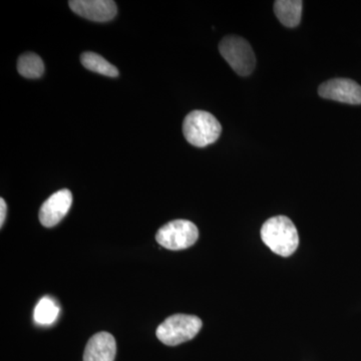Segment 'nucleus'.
<instances>
[{"mask_svg": "<svg viewBox=\"0 0 361 361\" xmlns=\"http://www.w3.org/2000/svg\"><path fill=\"white\" fill-rule=\"evenodd\" d=\"M266 246L282 257H289L298 248L299 235L295 225L286 216L270 218L261 228Z\"/></svg>", "mask_w": 361, "mask_h": 361, "instance_id": "f257e3e1", "label": "nucleus"}, {"mask_svg": "<svg viewBox=\"0 0 361 361\" xmlns=\"http://www.w3.org/2000/svg\"><path fill=\"white\" fill-rule=\"evenodd\" d=\"M222 126L219 121L205 111H193L183 123V134L189 144L204 148L219 139Z\"/></svg>", "mask_w": 361, "mask_h": 361, "instance_id": "f03ea898", "label": "nucleus"}, {"mask_svg": "<svg viewBox=\"0 0 361 361\" xmlns=\"http://www.w3.org/2000/svg\"><path fill=\"white\" fill-rule=\"evenodd\" d=\"M203 322L195 315L175 314L159 325L156 334L161 343L169 346L179 345L196 337Z\"/></svg>", "mask_w": 361, "mask_h": 361, "instance_id": "7ed1b4c3", "label": "nucleus"}, {"mask_svg": "<svg viewBox=\"0 0 361 361\" xmlns=\"http://www.w3.org/2000/svg\"><path fill=\"white\" fill-rule=\"evenodd\" d=\"M219 51L221 56L239 75L246 77L254 71L255 54L251 45L243 37L237 35L226 37L221 40Z\"/></svg>", "mask_w": 361, "mask_h": 361, "instance_id": "20e7f679", "label": "nucleus"}, {"mask_svg": "<svg viewBox=\"0 0 361 361\" xmlns=\"http://www.w3.org/2000/svg\"><path fill=\"white\" fill-rule=\"evenodd\" d=\"M199 230L191 221L174 220L158 230L156 240L161 246L169 250H184L196 243Z\"/></svg>", "mask_w": 361, "mask_h": 361, "instance_id": "39448f33", "label": "nucleus"}, {"mask_svg": "<svg viewBox=\"0 0 361 361\" xmlns=\"http://www.w3.org/2000/svg\"><path fill=\"white\" fill-rule=\"evenodd\" d=\"M318 94L323 99H332L339 103L361 104V87L349 78H334L323 82L318 89Z\"/></svg>", "mask_w": 361, "mask_h": 361, "instance_id": "423d86ee", "label": "nucleus"}, {"mask_svg": "<svg viewBox=\"0 0 361 361\" xmlns=\"http://www.w3.org/2000/svg\"><path fill=\"white\" fill-rule=\"evenodd\" d=\"M73 204V194L70 190L63 189L52 194L40 208L39 218L47 228L58 225L70 211Z\"/></svg>", "mask_w": 361, "mask_h": 361, "instance_id": "0eeeda50", "label": "nucleus"}, {"mask_svg": "<svg viewBox=\"0 0 361 361\" xmlns=\"http://www.w3.org/2000/svg\"><path fill=\"white\" fill-rule=\"evenodd\" d=\"M71 11L78 16L96 23H106L115 18L118 7L111 0H71Z\"/></svg>", "mask_w": 361, "mask_h": 361, "instance_id": "6e6552de", "label": "nucleus"}, {"mask_svg": "<svg viewBox=\"0 0 361 361\" xmlns=\"http://www.w3.org/2000/svg\"><path fill=\"white\" fill-rule=\"evenodd\" d=\"M116 342L109 332H99L90 337L84 353V361H115Z\"/></svg>", "mask_w": 361, "mask_h": 361, "instance_id": "1a4fd4ad", "label": "nucleus"}, {"mask_svg": "<svg viewBox=\"0 0 361 361\" xmlns=\"http://www.w3.org/2000/svg\"><path fill=\"white\" fill-rule=\"evenodd\" d=\"M302 6L300 0H278L274 4V13L282 25L296 27L300 23Z\"/></svg>", "mask_w": 361, "mask_h": 361, "instance_id": "9d476101", "label": "nucleus"}, {"mask_svg": "<svg viewBox=\"0 0 361 361\" xmlns=\"http://www.w3.org/2000/svg\"><path fill=\"white\" fill-rule=\"evenodd\" d=\"M80 63L85 68L106 77L116 78L118 75V68L109 63L106 59L94 52L87 51L80 56Z\"/></svg>", "mask_w": 361, "mask_h": 361, "instance_id": "9b49d317", "label": "nucleus"}, {"mask_svg": "<svg viewBox=\"0 0 361 361\" xmlns=\"http://www.w3.org/2000/svg\"><path fill=\"white\" fill-rule=\"evenodd\" d=\"M18 71L23 78H39L44 75V63L37 54L26 52L18 59Z\"/></svg>", "mask_w": 361, "mask_h": 361, "instance_id": "f8f14e48", "label": "nucleus"}, {"mask_svg": "<svg viewBox=\"0 0 361 361\" xmlns=\"http://www.w3.org/2000/svg\"><path fill=\"white\" fill-rule=\"evenodd\" d=\"M59 314V306L49 297H44L35 307V320L40 325H49L56 322Z\"/></svg>", "mask_w": 361, "mask_h": 361, "instance_id": "ddd939ff", "label": "nucleus"}, {"mask_svg": "<svg viewBox=\"0 0 361 361\" xmlns=\"http://www.w3.org/2000/svg\"><path fill=\"white\" fill-rule=\"evenodd\" d=\"M7 213V206L4 198L0 199V226H4Z\"/></svg>", "mask_w": 361, "mask_h": 361, "instance_id": "4468645a", "label": "nucleus"}]
</instances>
